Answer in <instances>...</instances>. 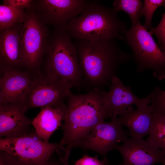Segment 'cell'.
<instances>
[{
    "mask_svg": "<svg viewBox=\"0 0 165 165\" xmlns=\"http://www.w3.org/2000/svg\"><path fill=\"white\" fill-rule=\"evenodd\" d=\"M60 144L45 141L35 130L23 136L1 138L0 150L13 156L27 165H46Z\"/></svg>",
    "mask_w": 165,
    "mask_h": 165,
    "instance_id": "7",
    "label": "cell"
},
{
    "mask_svg": "<svg viewBox=\"0 0 165 165\" xmlns=\"http://www.w3.org/2000/svg\"><path fill=\"white\" fill-rule=\"evenodd\" d=\"M148 97L150 99H160L165 100V91L162 90L160 87L156 86L154 88Z\"/></svg>",
    "mask_w": 165,
    "mask_h": 165,
    "instance_id": "27",
    "label": "cell"
},
{
    "mask_svg": "<svg viewBox=\"0 0 165 165\" xmlns=\"http://www.w3.org/2000/svg\"><path fill=\"white\" fill-rule=\"evenodd\" d=\"M36 75L25 94L23 104L28 109L50 107L65 112L66 105L64 100L71 93V88L45 73L39 71Z\"/></svg>",
    "mask_w": 165,
    "mask_h": 165,
    "instance_id": "8",
    "label": "cell"
},
{
    "mask_svg": "<svg viewBox=\"0 0 165 165\" xmlns=\"http://www.w3.org/2000/svg\"><path fill=\"white\" fill-rule=\"evenodd\" d=\"M108 162L104 160H99L97 155L94 157L89 156L88 155H84L80 159L76 161L74 165H107Z\"/></svg>",
    "mask_w": 165,
    "mask_h": 165,
    "instance_id": "23",
    "label": "cell"
},
{
    "mask_svg": "<svg viewBox=\"0 0 165 165\" xmlns=\"http://www.w3.org/2000/svg\"><path fill=\"white\" fill-rule=\"evenodd\" d=\"M140 73L151 69L158 80L165 79V53L161 51L152 35L138 22L132 25L124 34Z\"/></svg>",
    "mask_w": 165,
    "mask_h": 165,
    "instance_id": "5",
    "label": "cell"
},
{
    "mask_svg": "<svg viewBox=\"0 0 165 165\" xmlns=\"http://www.w3.org/2000/svg\"><path fill=\"white\" fill-rule=\"evenodd\" d=\"M33 2L30 0H4L3 5L18 9L26 8L31 10Z\"/></svg>",
    "mask_w": 165,
    "mask_h": 165,
    "instance_id": "24",
    "label": "cell"
},
{
    "mask_svg": "<svg viewBox=\"0 0 165 165\" xmlns=\"http://www.w3.org/2000/svg\"><path fill=\"white\" fill-rule=\"evenodd\" d=\"M26 70H13L1 73L0 79V104H23L25 94L32 80Z\"/></svg>",
    "mask_w": 165,
    "mask_h": 165,
    "instance_id": "14",
    "label": "cell"
},
{
    "mask_svg": "<svg viewBox=\"0 0 165 165\" xmlns=\"http://www.w3.org/2000/svg\"><path fill=\"white\" fill-rule=\"evenodd\" d=\"M28 109L23 104H0V138L19 137L34 131L25 114Z\"/></svg>",
    "mask_w": 165,
    "mask_h": 165,
    "instance_id": "12",
    "label": "cell"
},
{
    "mask_svg": "<svg viewBox=\"0 0 165 165\" xmlns=\"http://www.w3.org/2000/svg\"><path fill=\"white\" fill-rule=\"evenodd\" d=\"M71 152V151L68 150L65 151L63 156H61L59 154H57L60 162L62 165H69L68 163V158Z\"/></svg>",
    "mask_w": 165,
    "mask_h": 165,
    "instance_id": "28",
    "label": "cell"
},
{
    "mask_svg": "<svg viewBox=\"0 0 165 165\" xmlns=\"http://www.w3.org/2000/svg\"><path fill=\"white\" fill-rule=\"evenodd\" d=\"M142 6L141 0H116L113 3V8L118 13L121 11L127 13L133 25L140 22Z\"/></svg>",
    "mask_w": 165,
    "mask_h": 165,
    "instance_id": "20",
    "label": "cell"
},
{
    "mask_svg": "<svg viewBox=\"0 0 165 165\" xmlns=\"http://www.w3.org/2000/svg\"><path fill=\"white\" fill-rule=\"evenodd\" d=\"M113 8L97 1H88L82 13L65 27L72 38L90 42L118 39L124 40L126 24Z\"/></svg>",
    "mask_w": 165,
    "mask_h": 165,
    "instance_id": "3",
    "label": "cell"
},
{
    "mask_svg": "<svg viewBox=\"0 0 165 165\" xmlns=\"http://www.w3.org/2000/svg\"><path fill=\"white\" fill-rule=\"evenodd\" d=\"M150 103L148 96L141 98L136 96L130 87L124 85L120 79L116 76L111 81L105 103L107 117L115 119L132 105L138 107Z\"/></svg>",
    "mask_w": 165,
    "mask_h": 165,
    "instance_id": "13",
    "label": "cell"
},
{
    "mask_svg": "<svg viewBox=\"0 0 165 165\" xmlns=\"http://www.w3.org/2000/svg\"><path fill=\"white\" fill-rule=\"evenodd\" d=\"M65 112L58 108L50 107L42 108L32 123L38 136L48 142L53 133L61 126Z\"/></svg>",
    "mask_w": 165,
    "mask_h": 165,
    "instance_id": "17",
    "label": "cell"
},
{
    "mask_svg": "<svg viewBox=\"0 0 165 165\" xmlns=\"http://www.w3.org/2000/svg\"><path fill=\"white\" fill-rule=\"evenodd\" d=\"M65 27L54 28L46 52L45 73L71 89L84 87L77 50Z\"/></svg>",
    "mask_w": 165,
    "mask_h": 165,
    "instance_id": "4",
    "label": "cell"
},
{
    "mask_svg": "<svg viewBox=\"0 0 165 165\" xmlns=\"http://www.w3.org/2000/svg\"><path fill=\"white\" fill-rule=\"evenodd\" d=\"M147 141L165 152V116L153 112L152 127Z\"/></svg>",
    "mask_w": 165,
    "mask_h": 165,
    "instance_id": "19",
    "label": "cell"
},
{
    "mask_svg": "<svg viewBox=\"0 0 165 165\" xmlns=\"http://www.w3.org/2000/svg\"><path fill=\"white\" fill-rule=\"evenodd\" d=\"M0 165H27L12 155L0 151Z\"/></svg>",
    "mask_w": 165,
    "mask_h": 165,
    "instance_id": "25",
    "label": "cell"
},
{
    "mask_svg": "<svg viewBox=\"0 0 165 165\" xmlns=\"http://www.w3.org/2000/svg\"><path fill=\"white\" fill-rule=\"evenodd\" d=\"M46 165H60V164L59 162L50 159Z\"/></svg>",
    "mask_w": 165,
    "mask_h": 165,
    "instance_id": "29",
    "label": "cell"
},
{
    "mask_svg": "<svg viewBox=\"0 0 165 165\" xmlns=\"http://www.w3.org/2000/svg\"><path fill=\"white\" fill-rule=\"evenodd\" d=\"M153 113L151 105L137 107L136 109L130 106L116 119L121 126L128 128L131 138H143L149 134Z\"/></svg>",
    "mask_w": 165,
    "mask_h": 165,
    "instance_id": "16",
    "label": "cell"
},
{
    "mask_svg": "<svg viewBox=\"0 0 165 165\" xmlns=\"http://www.w3.org/2000/svg\"><path fill=\"white\" fill-rule=\"evenodd\" d=\"M108 165H111L110 164H109L108 163Z\"/></svg>",
    "mask_w": 165,
    "mask_h": 165,
    "instance_id": "32",
    "label": "cell"
},
{
    "mask_svg": "<svg viewBox=\"0 0 165 165\" xmlns=\"http://www.w3.org/2000/svg\"><path fill=\"white\" fill-rule=\"evenodd\" d=\"M150 100L153 112L165 116V100L160 99Z\"/></svg>",
    "mask_w": 165,
    "mask_h": 165,
    "instance_id": "26",
    "label": "cell"
},
{
    "mask_svg": "<svg viewBox=\"0 0 165 165\" xmlns=\"http://www.w3.org/2000/svg\"><path fill=\"white\" fill-rule=\"evenodd\" d=\"M116 118L109 122L103 121L98 123L75 147L94 151L101 155L103 160L108 163V152L115 149L118 143L128 138V133L123 129Z\"/></svg>",
    "mask_w": 165,
    "mask_h": 165,
    "instance_id": "9",
    "label": "cell"
},
{
    "mask_svg": "<svg viewBox=\"0 0 165 165\" xmlns=\"http://www.w3.org/2000/svg\"><path fill=\"white\" fill-rule=\"evenodd\" d=\"M84 86L101 89L111 82L120 66L132 57L114 39L90 42L75 39Z\"/></svg>",
    "mask_w": 165,
    "mask_h": 165,
    "instance_id": "2",
    "label": "cell"
},
{
    "mask_svg": "<svg viewBox=\"0 0 165 165\" xmlns=\"http://www.w3.org/2000/svg\"><path fill=\"white\" fill-rule=\"evenodd\" d=\"M27 13L24 9L3 5H0V31H3L18 24H23Z\"/></svg>",
    "mask_w": 165,
    "mask_h": 165,
    "instance_id": "18",
    "label": "cell"
},
{
    "mask_svg": "<svg viewBox=\"0 0 165 165\" xmlns=\"http://www.w3.org/2000/svg\"><path fill=\"white\" fill-rule=\"evenodd\" d=\"M149 31L151 35H155L158 40V44L162 51L165 53V12L157 26L152 27Z\"/></svg>",
    "mask_w": 165,
    "mask_h": 165,
    "instance_id": "22",
    "label": "cell"
},
{
    "mask_svg": "<svg viewBox=\"0 0 165 165\" xmlns=\"http://www.w3.org/2000/svg\"><path fill=\"white\" fill-rule=\"evenodd\" d=\"M23 24L0 32L1 73L10 70H22V68H24L19 41L20 32Z\"/></svg>",
    "mask_w": 165,
    "mask_h": 165,
    "instance_id": "15",
    "label": "cell"
},
{
    "mask_svg": "<svg viewBox=\"0 0 165 165\" xmlns=\"http://www.w3.org/2000/svg\"><path fill=\"white\" fill-rule=\"evenodd\" d=\"M108 91L94 88L84 94L71 93L61 126L63 135L58 149L71 150L92 129L107 117L105 103Z\"/></svg>",
    "mask_w": 165,
    "mask_h": 165,
    "instance_id": "1",
    "label": "cell"
},
{
    "mask_svg": "<svg viewBox=\"0 0 165 165\" xmlns=\"http://www.w3.org/2000/svg\"><path fill=\"white\" fill-rule=\"evenodd\" d=\"M115 149L122 155V163L119 165H154L165 160V152L143 138H128Z\"/></svg>",
    "mask_w": 165,
    "mask_h": 165,
    "instance_id": "11",
    "label": "cell"
},
{
    "mask_svg": "<svg viewBox=\"0 0 165 165\" xmlns=\"http://www.w3.org/2000/svg\"><path fill=\"white\" fill-rule=\"evenodd\" d=\"M88 0H41L37 2L36 13L46 24L54 28L65 27L83 11Z\"/></svg>",
    "mask_w": 165,
    "mask_h": 165,
    "instance_id": "10",
    "label": "cell"
},
{
    "mask_svg": "<svg viewBox=\"0 0 165 165\" xmlns=\"http://www.w3.org/2000/svg\"><path fill=\"white\" fill-rule=\"evenodd\" d=\"M27 13L19 34L24 67L38 72L45 55L50 36L46 24L35 11Z\"/></svg>",
    "mask_w": 165,
    "mask_h": 165,
    "instance_id": "6",
    "label": "cell"
},
{
    "mask_svg": "<svg viewBox=\"0 0 165 165\" xmlns=\"http://www.w3.org/2000/svg\"><path fill=\"white\" fill-rule=\"evenodd\" d=\"M161 163L163 165H165V160H164Z\"/></svg>",
    "mask_w": 165,
    "mask_h": 165,
    "instance_id": "30",
    "label": "cell"
},
{
    "mask_svg": "<svg viewBox=\"0 0 165 165\" xmlns=\"http://www.w3.org/2000/svg\"><path fill=\"white\" fill-rule=\"evenodd\" d=\"M165 0H144L141 10V16L145 17L144 27L147 30H150L152 26V20L153 14L157 8L163 6Z\"/></svg>",
    "mask_w": 165,
    "mask_h": 165,
    "instance_id": "21",
    "label": "cell"
},
{
    "mask_svg": "<svg viewBox=\"0 0 165 165\" xmlns=\"http://www.w3.org/2000/svg\"><path fill=\"white\" fill-rule=\"evenodd\" d=\"M163 6L165 7V2L163 3Z\"/></svg>",
    "mask_w": 165,
    "mask_h": 165,
    "instance_id": "31",
    "label": "cell"
}]
</instances>
